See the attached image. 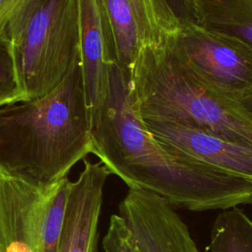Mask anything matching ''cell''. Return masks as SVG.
<instances>
[{"label":"cell","mask_w":252,"mask_h":252,"mask_svg":"<svg viewBox=\"0 0 252 252\" xmlns=\"http://www.w3.org/2000/svg\"><path fill=\"white\" fill-rule=\"evenodd\" d=\"M92 154L129 188L152 192L173 208L202 212L252 204V181L164 149L131 107L117 64L102 109L91 126Z\"/></svg>","instance_id":"obj_1"},{"label":"cell","mask_w":252,"mask_h":252,"mask_svg":"<svg viewBox=\"0 0 252 252\" xmlns=\"http://www.w3.org/2000/svg\"><path fill=\"white\" fill-rule=\"evenodd\" d=\"M92 152L81 61L47 94L0 107V172L47 190Z\"/></svg>","instance_id":"obj_2"},{"label":"cell","mask_w":252,"mask_h":252,"mask_svg":"<svg viewBox=\"0 0 252 252\" xmlns=\"http://www.w3.org/2000/svg\"><path fill=\"white\" fill-rule=\"evenodd\" d=\"M125 81L129 103L141 119H161L252 147V113L202 84L166 46L142 45Z\"/></svg>","instance_id":"obj_3"},{"label":"cell","mask_w":252,"mask_h":252,"mask_svg":"<svg viewBox=\"0 0 252 252\" xmlns=\"http://www.w3.org/2000/svg\"><path fill=\"white\" fill-rule=\"evenodd\" d=\"M7 36L27 99L47 94L81 61L79 0H32Z\"/></svg>","instance_id":"obj_4"},{"label":"cell","mask_w":252,"mask_h":252,"mask_svg":"<svg viewBox=\"0 0 252 252\" xmlns=\"http://www.w3.org/2000/svg\"><path fill=\"white\" fill-rule=\"evenodd\" d=\"M174 58L202 84L236 101L252 95V47L237 37L180 16L166 44Z\"/></svg>","instance_id":"obj_5"},{"label":"cell","mask_w":252,"mask_h":252,"mask_svg":"<svg viewBox=\"0 0 252 252\" xmlns=\"http://www.w3.org/2000/svg\"><path fill=\"white\" fill-rule=\"evenodd\" d=\"M118 211L141 252H200L187 224L158 195L129 188Z\"/></svg>","instance_id":"obj_6"},{"label":"cell","mask_w":252,"mask_h":252,"mask_svg":"<svg viewBox=\"0 0 252 252\" xmlns=\"http://www.w3.org/2000/svg\"><path fill=\"white\" fill-rule=\"evenodd\" d=\"M80 55L90 127L97 119L109 87V71L117 64L114 42L100 0H79Z\"/></svg>","instance_id":"obj_7"},{"label":"cell","mask_w":252,"mask_h":252,"mask_svg":"<svg viewBox=\"0 0 252 252\" xmlns=\"http://www.w3.org/2000/svg\"><path fill=\"white\" fill-rule=\"evenodd\" d=\"M141 120L151 135L167 151L193 158L252 181V147L161 119Z\"/></svg>","instance_id":"obj_8"},{"label":"cell","mask_w":252,"mask_h":252,"mask_svg":"<svg viewBox=\"0 0 252 252\" xmlns=\"http://www.w3.org/2000/svg\"><path fill=\"white\" fill-rule=\"evenodd\" d=\"M109 174L100 161L84 159L79 177L71 181L58 252H97L103 187Z\"/></svg>","instance_id":"obj_9"},{"label":"cell","mask_w":252,"mask_h":252,"mask_svg":"<svg viewBox=\"0 0 252 252\" xmlns=\"http://www.w3.org/2000/svg\"><path fill=\"white\" fill-rule=\"evenodd\" d=\"M47 190L0 172V252H38Z\"/></svg>","instance_id":"obj_10"},{"label":"cell","mask_w":252,"mask_h":252,"mask_svg":"<svg viewBox=\"0 0 252 252\" xmlns=\"http://www.w3.org/2000/svg\"><path fill=\"white\" fill-rule=\"evenodd\" d=\"M141 46H166L176 34L180 16L168 0H129Z\"/></svg>","instance_id":"obj_11"},{"label":"cell","mask_w":252,"mask_h":252,"mask_svg":"<svg viewBox=\"0 0 252 252\" xmlns=\"http://www.w3.org/2000/svg\"><path fill=\"white\" fill-rule=\"evenodd\" d=\"M110 27L118 67L125 80L128 78L141 47L133 9L129 0H100Z\"/></svg>","instance_id":"obj_12"},{"label":"cell","mask_w":252,"mask_h":252,"mask_svg":"<svg viewBox=\"0 0 252 252\" xmlns=\"http://www.w3.org/2000/svg\"><path fill=\"white\" fill-rule=\"evenodd\" d=\"M191 19L206 29L237 37L252 47V9L197 1Z\"/></svg>","instance_id":"obj_13"},{"label":"cell","mask_w":252,"mask_h":252,"mask_svg":"<svg viewBox=\"0 0 252 252\" xmlns=\"http://www.w3.org/2000/svg\"><path fill=\"white\" fill-rule=\"evenodd\" d=\"M211 252H252V220L237 206L220 213L210 233Z\"/></svg>","instance_id":"obj_14"},{"label":"cell","mask_w":252,"mask_h":252,"mask_svg":"<svg viewBox=\"0 0 252 252\" xmlns=\"http://www.w3.org/2000/svg\"><path fill=\"white\" fill-rule=\"evenodd\" d=\"M71 181L63 177L48 188L39 225L38 252H58Z\"/></svg>","instance_id":"obj_15"},{"label":"cell","mask_w":252,"mask_h":252,"mask_svg":"<svg viewBox=\"0 0 252 252\" xmlns=\"http://www.w3.org/2000/svg\"><path fill=\"white\" fill-rule=\"evenodd\" d=\"M27 100L22 87L12 41L4 34L0 35V107Z\"/></svg>","instance_id":"obj_16"},{"label":"cell","mask_w":252,"mask_h":252,"mask_svg":"<svg viewBox=\"0 0 252 252\" xmlns=\"http://www.w3.org/2000/svg\"><path fill=\"white\" fill-rule=\"evenodd\" d=\"M102 248L104 252H141L134 234L119 215H111Z\"/></svg>","instance_id":"obj_17"},{"label":"cell","mask_w":252,"mask_h":252,"mask_svg":"<svg viewBox=\"0 0 252 252\" xmlns=\"http://www.w3.org/2000/svg\"><path fill=\"white\" fill-rule=\"evenodd\" d=\"M32 0H0V35L7 36L10 27Z\"/></svg>","instance_id":"obj_18"},{"label":"cell","mask_w":252,"mask_h":252,"mask_svg":"<svg viewBox=\"0 0 252 252\" xmlns=\"http://www.w3.org/2000/svg\"><path fill=\"white\" fill-rule=\"evenodd\" d=\"M197 1H216V2L222 3V4L230 5V6H236V7H241V8L252 9V0H194V6H195V3Z\"/></svg>","instance_id":"obj_19"},{"label":"cell","mask_w":252,"mask_h":252,"mask_svg":"<svg viewBox=\"0 0 252 252\" xmlns=\"http://www.w3.org/2000/svg\"><path fill=\"white\" fill-rule=\"evenodd\" d=\"M181 2L185 5L186 9L191 13H193V9H194V0H181Z\"/></svg>","instance_id":"obj_20"},{"label":"cell","mask_w":252,"mask_h":252,"mask_svg":"<svg viewBox=\"0 0 252 252\" xmlns=\"http://www.w3.org/2000/svg\"><path fill=\"white\" fill-rule=\"evenodd\" d=\"M241 103L244 105V107L249 110L252 113V95L247 97L246 99H244L243 101H241Z\"/></svg>","instance_id":"obj_21"}]
</instances>
